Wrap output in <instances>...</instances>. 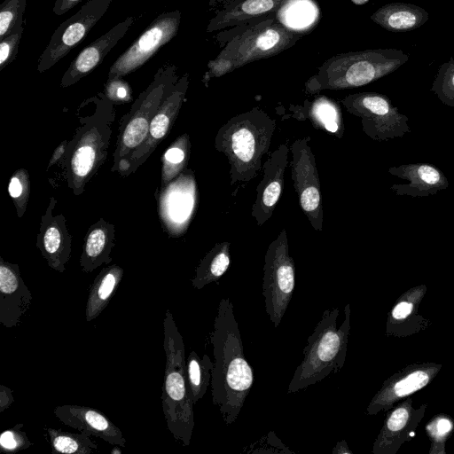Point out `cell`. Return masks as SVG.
Returning <instances> with one entry per match:
<instances>
[{
    "instance_id": "obj_1",
    "label": "cell",
    "mask_w": 454,
    "mask_h": 454,
    "mask_svg": "<svg viewBox=\"0 0 454 454\" xmlns=\"http://www.w3.org/2000/svg\"><path fill=\"white\" fill-rule=\"evenodd\" d=\"M210 342L215 357L211 377L212 402L223 422L238 419L254 384V370L245 357L244 346L233 304L222 298L216 309Z\"/></svg>"
},
{
    "instance_id": "obj_2",
    "label": "cell",
    "mask_w": 454,
    "mask_h": 454,
    "mask_svg": "<svg viewBox=\"0 0 454 454\" xmlns=\"http://www.w3.org/2000/svg\"><path fill=\"white\" fill-rule=\"evenodd\" d=\"M275 129L276 121L254 107L231 117L218 129L215 147L228 160L231 185L248 183L260 174Z\"/></svg>"
},
{
    "instance_id": "obj_3",
    "label": "cell",
    "mask_w": 454,
    "mask_h": 454,
    "mask_svg": "<svg viewBox=\"0 0 454 454\" xmlns=\"http://www.w3.org/2000/svg\"><path fill=\"white\" fill-rule=\"evenodd\" d=\"M163 348L166 355L161 395L164 418L175 440L189 446L194 428V403L187 380L184 340L169 309L163 319Z\"/></svg>"
},
{
    "instance_id": "obj_4",
    "label": "cell",
    "mask_w": 454,
    "mask_h": 454,
    "mask_svg": "<svg viewBox=\"0 0 454 454\" xmlns=\"http://www.w3.org/2000/svg\"><path fill=\"white\" fill-rule=\"evenodd\" d=\"M339 308L325 309L308 337L303 359L296 367L287 387V393H295L316 384L330 373L340 372L346 359L350 332V305L344 308L345 319L337 327Z\"/></svg>"
},
{
    "instance_id": "obj_5",
    "label": "cell",
    "mask_w": 454,
    "mask_h": 454,
    "mask_svg": "<svg viewBox=\"0 0 454 454\" xmlns=\"http://www.w3.org/2000/svg\"><path fill=\"white\" fill-rule=\"evenodd\" d=\"M409 56L398 49L342 53L326 60L306 82L309 93L356 88L382 78L405 64Z\"/></svg>"
},
{
    "instance_id": "obj_6",
    "label": "cell",
    "mask_w": 454,
    "mask_h": 454,
    "mask_svg": "<svg viewBox=\"0 0 454 454\" xmlns=\"http://www.w3.org/2000/svg\"><path fill=\"white\" fill-rule=\"evenodd\" d=\"M176 82V67L165 65L137 98L121 127L113 169L120 171L132 153L146 139L153 117Z\"/></svg>"
},
{
    "instance_id": "obj_7",
    "label": "cell",
    "mask_w": 454,
    "mask_h": 454,
    "mask_svg": "<svg viewBox=\"0 0 454 454\" xmlns=\"http://www.w3.org/2000/svg\"><path fill=\"white\" fill-rule=\"evenodd\" d=\"M295 287V266L289 254L284 229L269 245L263 265L262 295L266 314L278 327L287 309Z\"/></svg>"
},
{
    "instance_id": "obj_8",
    "label": "cell",
    "mask_w": 454,
    "mask_h": 454,
    "mask_svg": "<svg viewBox=\"0 0 454 454\" xmlns=\"http://www.w3.org/2000/svg\"><path fill=\"white\" fill-rule=\"evenodd\" d=\"M341 102L349 114L361 119L363 131L374 141L403 137L411 132L409 118L384 94L360 92L348 95Z\"/></svg>"
},
{
    "instance_id": "obj_9",
    "label": "cell",
    "mask_w": 454,
    "mask_h": 454,
    "mask_svg": "<svg viewBox=\"0 0 454 454\" xmlns=\"http://www.w3.org/2000/svg\"><path fill=\"white\" fill-rule=\"evenodd\" d=\"M310 137L296 139L290 146L292 153L291 177L301 210L313 229H323V206L316 159L310 146Z\"/></svg>"
},
{
    "instance_id": "obj_10",
    "label": "cell",
    "mask_w": 454,
    "mask_h": 454,
    "mask_svg": "<svg viewBox=\"0 0 454 454\" xmlns=\"http://www.w3.org/2000/svg\"><path fill=\"white\" fill-rule=\"evenodd\" d=\"M113 0H90L54 31L41 54L37 70L45 72L77 46L102 18Z\"/></svg>"
},
{
    "instance_id": "obj_11",
    "label": "cell",
    "mask_w": 454,
    "mask_h": 454,
    "mask_svg": "<svg viewBox=\"0 0 454 454\" xmlns=\"http://www.w3.org/2000/svg\"><path fill=\"white\" fill-rule=\"evenodd\" d=\"M180 19L179 11L165 12L154 19L114 62L108 79L122 77L142 67L160 47L176 35Z\"/></svg>"
},
{
    "instance_id": "obj_12",
    "label": "cell",
    "mask_w": 454,
    "mask_h": 454,
    "mask_svg": "<svg viewBox=\"0 0 454 454\" xmlns=\"http://www.w3.org/2000/svg\"><path fill=\"white\" fill-rule=\"evenodd\" d=\"M106 121L91 120L79 133L72 147L68 160L70 186L74 193L82 190L83 184L94 170L99 167L108 146L110 128Z\"/></svg>"
},
{
    "instance_id": "obj_13",
    "label": "cell",
    "mask_w": 454,
    "mask_h": 454,
    "mask_svg": "<svg viewBox=\"0 0 454 454\" xmlns=\"http://www.w3.org/2000/svg\"><path fill=\"white\" fill-rule=\"evenodd\" d=\"M442 364L422 362L409 364L388 377L370 401L365 414L387 411L400 401L427 387L437 376Z\"/></svg>"
},
{
    "instance_id": "obj_14",
    "label": "cell",
    "mask_w": 454,
    "mask_h": 454,
    "mask_svg": "<svg viewBox=\"0 0 454 454\" xmlns=\"http://www.w3.org/2000/svg\"><path fill=\"white\" fill-rule=\"evenodd\" d=\"M197 201L196 182L192 171L178 175L162 188L159 211L160 219L171 235L185 231L194 213Z\"/></svg>"
},
{
    "instance_id": "obj_15",
    "label": "cell",
    "mask_w": 454,
    "mask_h": 454,
    "mask_svg": "<svg viewBox=\"0 0 454 454\" xmlns=\"http://www.w3.org/2000/svg\"><path fill=\"white\" fill-rule=\"evenodd\" d=\"M188 75H184L172 87L153 117L146 139L132 153L120 172L127 175L134 171L152 154L174 123L188 88Z\"/></svg>"
},
{
    "instance_id": "obj_16",
    "label": "cell",
    "mask_w": 454,
    "mask_h": 454,
    "mask_svg": "<svg viewBox=\"0 0 454 454\" xmlns=\"http://www.w3.org/2000/svg\"><path fill=\"white\" fill-rule=\"evenodd\" d=\"M427 403L413 406L409 396L389 409L372 445L373 454H395L401 446L411 440L416 428L424 418Z\"/></svg>"
},
{
    "instance_id": "obj_17",
    "label": "cell",
    "mask_w": 454,
    "mask_h": 454,
    "mask_svg": "<svg viewBox=\"0 0 454 454\" xmlns=\"http://www.w3.org/2000/svg\"><path fill=\"white\" fill-rule=\"evenodd\" d=\"M294 33L280 24L254 29L232 43L231 50H225L220 56L231 59L234 68L251 61L268 58L294 43Z\"/></svg>"
},
{
    "instance_id": "obj_18",
    "label": "cell",
    "mask_w": 454,
    "mask_h": 454,
    "mask_svg": "<svg viewBox=\"0 0 454 454\" xmlns=\"http://www.w3.org/2000/svg\"><path fill=\"white\" fill-rule=\"evenodd\" d=\"M289 153L290 147L282 144L270 153L262 166L263 176L256 187V198L251 212L259 226L270 218L281 197Z\"/></svg>"
},
{
    "instance_id": "obj_19",
    "label": "cell",
    "mask_w": 454,
    "mask_h": 454,
    "mask_svg": "<svg viewBox=\"0 0 454 454\" xmlns=\"http://www.w3.org/2000/svg\"><path fill=\"white\" fill-rule=\"evenodd\" d=\"M31 301V292L18 264L0 258V324L6 328L18 326L28 312Z\"/></svg>"
},
{
    "instance_id": "obj_20",
    "label": "cell",
    "mask_w": 454,
    "mask_h": 454,
    "mask_svg": "<svg viewBox=\"0 0 454 454\" xmlns=\"http://www.w3.org/2000/svg\"><path fill=\"white\" fill-rule=\"evenodd\" d=\"M53 413L66 426L89 435L99 437L115 446L126 447L122 432L103 412L84 405L62 404Z\"/></svg>"
},
{
    "instance_id": "obj_21",
    "label": "cell",
    "mask_w": 454,
    "mask_h": 454,
    "mask_svg": "<svg viewBox=\"0 0 454 454\" xmlns=\"http://www.w3.org/2000/svg\"><path fill=\"white\" fill-rule=\"evenodd\" d=\"M135 20V17H128L82 49L65 72L61 79V87L74 84L101 64L106 54L124 36Z\"/></svg>"
},
{
    "instance_id": "obj_22",
    "label": "cell",
    "mask_w": 454,
    "mask_h": 454,
    "mask_svg": "<svg viewBox=\"0 0 454 454\" xmlns=\"http://www.w3.org/2000/svg\"><path fill=\"white\" fill-rule=\"evenodd\" d=\"M388 173L408 181L407 184H395L390 187L391 191L400 196L427 197L449 187L444 173L430 163L394 166L388 168Z\"/></svg>"
},
{
    "instance_id": "obj_23",
    "label": "cell",
    "mask_w": 454,
    "mask_h": 454,
    "mask_svg": "<svg viewBox=\"0 0 454 454\" xmlns=\"http://www.w3.org/2000/svg\"><path fill=\"white\" fill-rule=\"evenodd\" d=\"M424 284L413 286L402 294L387 315L386 335L405 337L422 330L427 320L419 313V305L427 293Z\"/></svg>"
},
{
    "instance_id": "obj_24",
    "label": "cell",
    "mask_w": 454,
    "mask_h": 454,
    "mask_svg": "<svg viewBox=\"0 0 454 454\" xmlns=\"http://www.w3.org/2000/svg\"><path fill=\"white\" fill-rule=\"evenodd\" d=\"M422 7L405 3H392L377 10L371 19L391 32H407L419 28L428 20Z\"/></svg>"
},
{
    "instance_id": "obj_25",
    "label": "cell",
    "mask_w": 454,
    "mask_h": 454,
    "mask_svg": "<svg viewBox=\"0 0 454 454\" xmlns=\"http://www.w3.org/2000/svg\"><path fill=\"white\" fill-rule=\"evenodd\" d=\"M123 270L114 264L104 268L95 278L85 305V320L96 319L115 294L122 279Z\"/></svg>"
},
{
    "instance_id": "obj_26",
    "label": "cell",
    "mask_w": 454,
    "mask_h": 454,
    "mask_svg": "<svg viewBox=\"0 0 454 454\" xmlns=\"http://www.w3.org/2000/svg\"><path fill=\"white\" fill-rule=\"evenodd\" d=\"M109 224H95L89 231L82 254L80 259V265L83 271L91 272L103 263L111 262L110 253L114 247V234H109Z\"/></svg>"
},
{
    "instance_id": "obj_27",
    "label": "cell",
    "mask_w": 454,
    "mask_h": 454,
    "mask_svg": "<svg viewBox=\"0 0 454 454\" xmlns=\"http://www.w3.org/2000/svg\"><path fill=\"white\" fill-rule=\"evenodd\" d=\"M294 117L299 120L309 119L314 127H320L340 138L343 135L341 111L335 102L325 97H319L309 105L306 103L301 110H296Z\"/></svg>"
},
{
    "instance_id": "obj_28",
    "label": "cell",
    "mask_w": 454,
    "mask_h": 454,
    "mask_svg": "<svg viewBox=\"0 0 454 454\" xmlns=\"http://www.w3.org/2000/svg\"><path fill=\"white\" fill-rule=\"evenodd\" d=\"M38 247L51 269L65 271L71 254V238L64 234V226L57 219L45 226Z\"/></svg>"
},
{
    "instance_id": "obj_29",
    "label": "cell",
    "mask_w": 454,
    "mask_h": 454,
    "mask_svg": "<svg viewBox=\"0 0 454 454\" xmlns=\"http://www.w3.org/2000/svg\"><path fill=\"white\" fill-rule=\"evenodd\" d=\"M230 248L231 244L224 241L215 244L207 253L196 268L192 279V286L195 289L200 290L223 276L231 264Z\"/></svg>"
},
{
    "instance_id": "obj_30",
    "label": "cell",
    "mask_w": 454,
    "mask_h": 454,
    "mask_svg": "<svg viewBox=\"0 0 454 454\" xmlns=\"http://www.w3.org/2000/svg\"><path fill=\"white\" fill-rule=\"evenodd\" d=\"M277 17L287 29L301 32L316 24L318 10L311 0H286L280 5Z\"/></svg>"
},
{
    "instance_id": "obj_31",
    "label": "cell",
    "mask_w": 454,
    "mask_h": 454,
    "mask_svg": "<svg viewBox=\"0 0 454 454\" xmlns=\"http://www.w3.org/2000/svg\"><path fill=\"white\" fill-rule=\"evenodd\" d=\"M46 431L53 453L90 454L98 449V444L85 433H70L51 427Z\"/></svg>"
},
{
    "instance_id": "obj_32",
    "label": "cell",
    "mask_w": 454,
    "mask_h": 454,
    "mask_svg": "<svg viewBox=\"0 0 454 454\" xmlns=\"http://www.w3.org/2000/svg\"><path fill=\"white\" fill-rule=\"evenodd\" d=\"M214 362L205 354L192 351L186 360V375L194 404L206 394L211 382Z\"/></svg>"
},
{
    "instance_id": "obj_33",
    "label": "cell",
    "mask_w": 454,
    "mask_h": 454,
    "mask_svg": "<svg viewBox=\"0 0 454 454\" xmlns=\"http://www.w3.org/2000/svg\"><path fill=\"white\" fill-rule=\"evenodd\" d=\"M286 0H245L236 7L219 15L217 22H211L209 27L220 28L235 22L243 21L255 16L270 12L280 7Z\"/></svg>"
},
{
    "instance_id": "obj_34",
    "label": "cell",
    "mask_w": 454,
    "mask_h": 454,
    "mask_svg": "<svg viewBox=\"0 0 454 454\" xmlns=\"http://www.w3.org/2000/svg\"><path fill=\"white\" fill-rule=\"evenodd\" d=\"M190 152L189 137L186 134L179 137L162 158V188L182 173L186 165Z\"/></svg>"
},
{
    "instance_id": "obj_35",
    "label": "cell",
    "mask_w": 454,
    "mask_h": 454,
    "mask_svg": "<svg viewBox=\"0 0 454 454\" xmlns=\"http://www.w3.org/2000/svg\"><path fill=\"white\" fill-rule=\"evenodd\" d=\"M430 441L429 454H446V442L454 431L453 419L445 413L434 415L425 427Z\"/></svg>"
},
{
    "instance_id": "obj_36",
    "label": "cell",
    "mask_w": 454,
    "mask_h": 454,
    "mask_svg": "<svg viewBox=\"0 0 454 454\" xmlns=\"http://www.w3.org/2000/svg\"><path fill=\"white\" fill-rule=\"evenodd\" d=\"M27 0H4L0 4V40L23 27Z\"/></svg>"
},
{
    "instance_id": "obj_37",
    "label": "cell",
    "mask_w": 454,
    "mask_h": 454,
    "mask_svg": "<svg viewBox=\"0 0 454 454\" xmlns=\"http://www.w3.org/2000/svg\"><path fill=\"white\" fill-rule=\"evenodd\" d=\"M433 91L442 103L454 107V58L439 67L433 82Z\"/></svg>"
},
{
    "instance_id": "obj_38",
    "label": "cell",
    "mask_w": 454,
    "mask_h": 454,
    "mask_svg": "<svg viewBox=\"0 0 454 454\" xmlns=\"http://www.w3.org/2000/svg\"><path fill=\"white\" fill-rule=\"evenodd\" d=\"M23 427L22 423H18L1 434L0 450L3 453H16L33 445L26 432L22 430Z\"/></svg>"
},
{
    "instance_id": "obj_39",
    "label": "cell",
    "mask_w": 454,
    "mask_h": 454,
    "mask_svg": "<svg viewBox=\"0 0 454 454\" xmlns=\"http://www.w3.org/2000/svg\"><path fill=\"white\" fill-rule=\"evenodd\" d=\"M28 184L27 174L24 169L16 171L9 183V194L16 203L19 215H22V211L25 210L27 205L29 192Z\"/></svg>"
},
{
    "instance_id": "obj_40",
    "label": "cell",
    "mask_w": 454,
    "mask_h": 454,
    "mask_svg": "<svg viewBox=\"0 0 454 454\" xmlns=\"http://www.w3.org/2000/svg\"><path fill=\"white\" fill-rule=\"evenodd\" d=\"M22 33L23 27L0 40V70L15 59Z\"/></svg>"
},
{
    "instance_id": "obj_41",
    "label": "cell",
    "mask_w": 454,
    "mask_h": 454,
    "mask_svg": "<svg viewBox=\"0 0 454 454\" xmlns=\"http://www.w3.org/2000/svg\"><path fill=\"white\" fill-rule=\"evenodd\" d=\"M105 92L106 98L114 102H127L131 99L129 84L121 77L108 79Z\"/></svg>"
},
{
    "instance_id": "obj_42",
    "label": "cell",
    "mask_w": 454,
    "mask_h": 454,
    "mask_svg": "<svg viewBox=\"0 0 454 454\" xmlns=\"http://www.w3.org/2000/svg\"><path fill=\"white\" fill-rule=\"evenodd\" d=\"M207 66L209 72L205 74V77H207V79L211 77H219L235 69L231 59L222 56L209 61Z\"/></svg>"
},
{
    "instance_id": "obj_43",
    "label": "cell",
    "mask_w": 454,
    "mask_h": 454,
    "mask_svg": "<svg viewBox=\"0 0 454 454\" xmlns=\"http://www.w3.org/2000/svg\"><path fill=\"white\" fill-rule=\"evenodd\" d=\"M13 402L12 390L4 385H0V412L7 410Z\"/></svg>"
},
{
    "instance_id": "obj_44",
    "label": "cell",
    "mask_w": 454,
    "mask_h": 454,
    "mask_svg": "<svg viewBox=\"0 0 454 454\" xmlns=\"http://www.w3.org/2000/svg\"><path fill=\"white\" fill-rule=\"evenodd\" d=\"M82 1V0H56L53 6V12L60 16L74 8Z\"/></svg>"
},
{
    "instance_id": "obj_45",
    "label": "cell",
    "mask_w": 454,
    "mask_h": 454,
    "mask_svg": "<svg viewBox=\"0 0 454 454\" xmlns=\"http://www.w3.org/2000/svg\"><path fill=\"white\" fill-rule=\"evenodd\" d=\"M353 451L348 448L345 440L339 441L332 450V454H352Z\"/></svg>"
},
{
    "instance_id": "obj_46",
    "label": "cell",
    "mask_w": 454,
    "mask_h": 454,
    "mask_svg": "<svg viewBox=\"0 0 454 454\" xmlns=\"http://www.w3.org/2000/svg\"><path fill=\"white\" fill-rule=\"evenodd\" d=\"M119 448L120 446L114 447V449L111 450V454H121V450Z\"/></svg>"
},
{
    "instance_id": "obj_47",
    "label": "cell",
    "mask_w": 454,
    "mask_h": 454,
    "mask_svg": "<svg viewBox=\"0 0 454 454\" xmlns=\"http://www.w3.org/2000/svg\"><path fill=\"white\" fill-rule=\"evenodd\" d=\"M354 4H364L365 3H367L369 0H351Z\"/></svg>"
}]
</instances>
